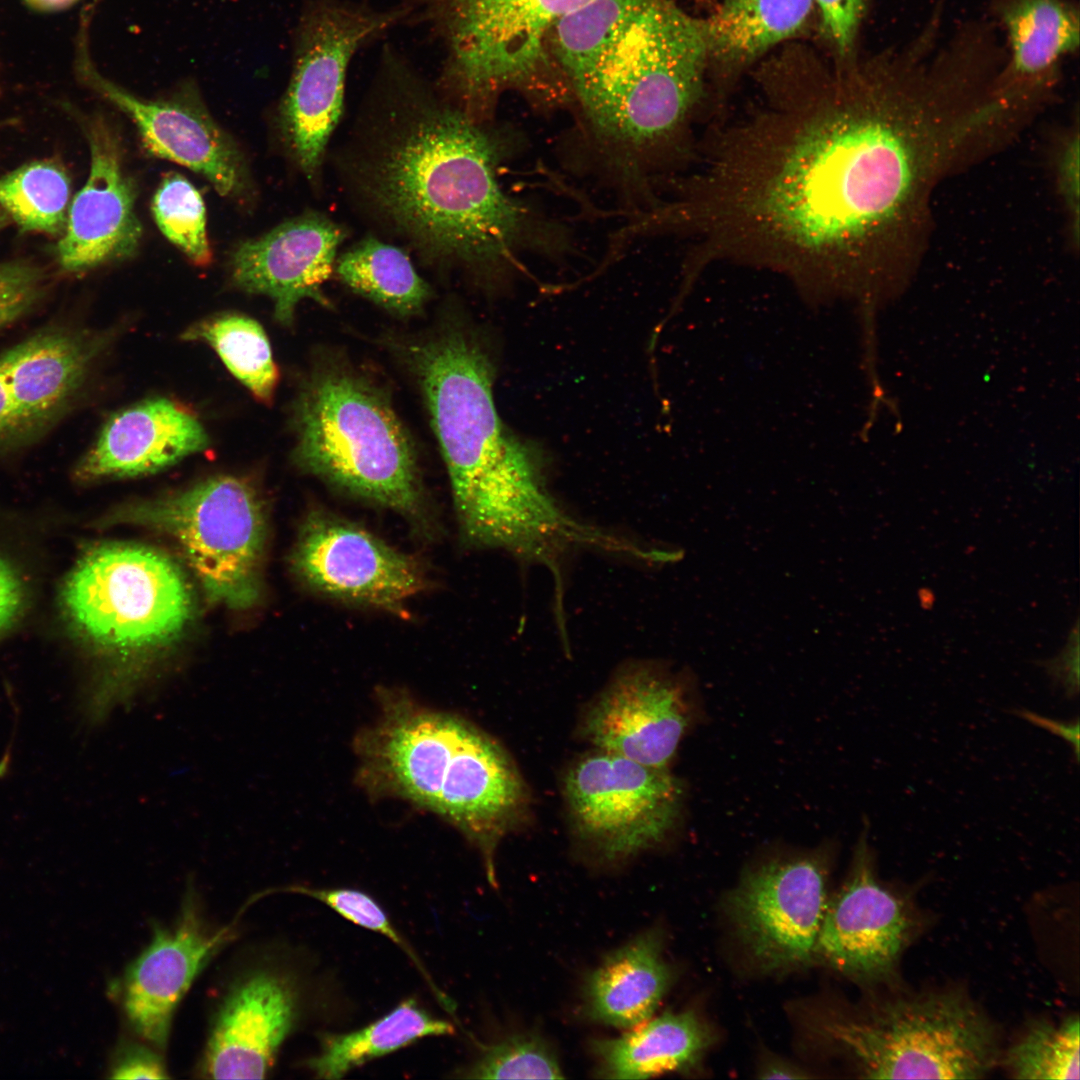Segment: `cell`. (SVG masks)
Segmentation results:
<instances>
[{"label":"cell","mask_w":1080,"mask_h":1080,"mask_svg":"<svg viewBox=\"0 0 1080 1080\" xmlns=\"http://www.w3.org/2000/svg\"><path fill=\"white\" fill-rule=\"evenodd\" d=\"M107 521L142 526L171 539L210 600L246 609L259 599L267 520L264 502L248 481L216 476L125 505Z\"/></svg>","instance_id":"9"},{"label":"cell","mask_w":1080,"mask_h":1080,"mask_svg":"<svg viewBox=\"0 0 1080 1080\" xmlns=\"http://www.w3.org/2000/svg\"><path fill=\"white\" fill-rule=\"evenodd\" d=\"M563 794L576 838L606 861L661 843L676 824L682 790L668 768L595 749L565 774Z\"/></svg>","instance_id":"12"},{"label":"cell","mask_w":1080,"mask_h":1080,"mask_svg":"<svg viewBox=\"0 0 1080 1080\" xmlns=\"http://www.w3.org/2000/svg\"><path fill=\"white\" fill-rule=\"evenodd\" d=\"M959 119L944 78L909 48L818 64L790 105L707 128L662 224L691 240V277L726 262L815 298L867 291L922 255Z\"/></svg>","instance_id":"1"},{"label":"cell","mask_w":1080,"mask_h":1080,"mask_svg":"<svg viewBox=\"0 0 1080 1080\" xmlns=\"http://www.w3.org/2000/svg\"><path fill=\"white\" fill-rule=\"evenodd\" d=\"M814 0H724L705 20L710 58L736 69L805 30Z\"/></svg>","instance_id":"27"},{"label":"cell","mask_w":1080,"mask_h":1080,"mask_svg":"<svg viewBox=\"0 0 1080 1080\" xmlns=\"http://www.w3.org/2000/svg\"><path fill=\"white\" fill-rule=\"evenodd\" d=\"M291 567L303 584L321 595L389 612L402 611L427 583L414 558L321 510L303 522Z\"/></svg>","instance_id":"14"},{"label":"cell","mask_w":1080,"mask_h":1080,"mask_svg":"<svg viewBox=\"0 0 1080 1080\" xmlns=\"http://www.w3.org/2000/svg\"><path fill=\"white\" fill-rule=\"evenodd\" d=\"M400 352L427 407L465 540L533 563L561 551L578 520L549 492L531 450L502 424L480 337L452 322L403 341Z\"/></svg>","instance_id":"4"},{"label":"cell","mask_w":1080,"mask_h":1080,"mask_svg":"<svg viewBox=\"0 0 1080 1080\" xmlns=\"http://www.w3.org/2000/svg\"><path fill=\"white\" fill-rule=\"evenodd\" d=\"M824 1031L865 1078L977 1079L1000 1056L993 1024L952 991L897 998L866 1018L829 1021Z\"/></svg>","instance_id":"10"},{"label":"cell","mask_w":1080,"mask_h":1080,"mask_svg":"<svg viewBox=\"0 0 1080 1080\" xmlns=\"http://www.w3.org/2000/svg\"><path fill=\"white\" fill-rule=\"evenodd\" d=\"M1043 666L1046 672L1060 686L1066 696L1074 698L1079 691V623L1078 618L1072 627L1067 642L1061 652L1047 660Z\"/></svg>","instance_id":"41"},{"label":"cell","mask_w":1080,"mask_h":1080,"mask_svg":"<svg viewBox=\"0 0 1080 1080\" xmlns=\"http://www.w3.org/2000/svg\"><path fill=\"white\" fill-rule=\"evenodd\" d=\"M9 218L10 217L6 213V211L0 207V230H2L7 225Z\"/></svg>","instance_id":"45"},{"label":"cell","mask_w":1080,"mask_h":1080,"mask_svg":"<svg viewBox=\"0 0 1080 1080\" xmlns=\"http://www.w3.org/2000/svg\"><path fill=\"white\" fill-rule=\"evenodd\" d=\"M228 936L227 929L206 928L191 897L172 927H154L150 942L126 968L121 984L124 1013L140 1037L166 1047L178 1003Z\"/></svg>","instance_id":"19"},{"label":"cell","mask_w":1080,"mask_h":1080,"mask_svg":"<svg viewBox=\"0 0 1080 1080\" xmlns=\"http://www.w3.org/2000/svg\"><path fill=\"white\" fill-rule=\"evenodd\" d=\"M591 0H413L446 57L438 90L468 118L487 123L507 90L549 100V40L555 25Z\"/></svg>","instance_id":"8"},{"label":"cell","mask_w":1080,"mask_h":1080,"mask_svg":"<svg viewBox=\"0 0 1080 1080\" xmlns=\"http://www.w3.org/2000/svg\"><path fill=\"white\" fill-rule=\"evenodd\" d=\"M79 0H23L31 9L38 12H55L66 9Z\"/></svg>","instance_id":"44"},{"label":"cell","mask_w":1080,"mask_h":1080,"mask_svg":"<svg viewBox=\"0 0 1080 1080\" xmlns=\"http://www.w3.org/2000/svg\"><path fill=\"white\" fill-rule=\"evenodd\" d=\"M88 84L135 124L146 149L204 176L223 196L240 194L245 172L231 138L199 107L177 100H147L103 78L88 64Z\"/></svg>","instance_id":"22"},{"label":"cell","mask_w":1080,"mask_h":1080,"mask_svg":"<svg viewBox=\"0 0 1080 1080\" xmlns=\"http://www.w3.org/2000/svg\"><path fill=\"white\" fill-rule=\"evenodd\" d=\"M407 14L406 8L375 10L345 0H316L305 11L280 119L289 147L309 178L317 176L341 117L352 58Z\"/></svg>","instance_id":"11"},{"label":"cell","mask_w":1080,"mask_h":1080,"mask_svg":"<svg viewBox=\"0 0 1080 1080\" xmlns=\"http://www.w3.org/2000/svg\"><path fill=\"white\" fill-rule=\"evenodd\" d=\"M98 342L66 328H48L0 354V396L7 449L48 430L82 386Z\"/></svg>","instance_id":"17"},{"label":"cell","mask_w":1080,"mask_h":1080,"mask_svg":"<svg viewBox=\"0 0 1080 1080\" xmlns=\"http://www.w3.org/2000/svg\"><path fill=\"white\" fill-rule=\"evenodd\" d=\"M285 890L312 897L329 906L346 920L387 937L399 946L417 965L441 1004L446 1008L452 1005V1001L433 984L416 953L394 928L385 911L368 894L347 888L315 889L292 886L287 887Z\"/></svg>","instance_id":"35"},{"label":"cell","mask_w":1080,"mask_h":1080,"mask_svg":"<svg viewBox=\"0 0 1080 1080\" xmlns=\"http://www.w3.org/2000/svg\"><path fill=\"white\" fill-rule=\"evenodd\" d=\"M686 682L656 664L625 668L587 708L581 735L595 749L667 768L690 722Z\"/></svg>","instance_id":"16"},{"label":"cell","mask_w":1080,"mask_h":1080,"mask_svg":"<svg viewBox=\"0 0 1080 1080\" xmlns=\"http://www.w3.org/2000/svg\"><path fill=\"white\" fill-rule=\"evenodd\" d=\"M344 238V229L326 216L293 218L241 243L232 255V279L247 292L271 298L276 319L289 325L301 300L328 304L322 287Z\"/></svg>","instance_id":"20"},{"label":"cell","mask_w":1080,"mask_h":1080,"mask_svg":"<svg viewBox=\"0 0 1080 1080\" xmlns=\"http://www.w3.org/2000/svg\"><path fill=\"white\" fill-rule=\"evenodd\" d=\"M113 1079H166L161 1057L150 1048L129 1043L121 1047L110 1070Z\"/></svg>","instance_id":"39"},{"label":"cell","mask_w":1080,"mask_h":1080,"mask_svg":"<svg viewBox=\"0 0 1080 1080\" xmlns=\"http://www.w3.org/2000/svg\"><path fill=\"white\" fill-rule=\"evenodd\" d=\"M916 928L910 904L878 879L865 827L847 879L828 900L815 958L855 979H887Z\"/></svg>","instance_id":"15"},{"label":"cell","mask_w":1080,"mask_h":1080,"mask_svg":"<svg viewBox=\"0 0 1080 1080\" xmlns=\"http://www.w3.org/2000/svg\"><path fill=\"white\" fill-rule=\"evenodd\" d=\"M870 0H814L821 29L843 61L853 59L860 26Z\"/></svg>","instance_id":"37"},{"label":"cell","mask_w":1080,"mask_h":1080,"mask_svg":"<svg viewBox=\"0 0 1080 1080\" xmlns=\"http://www.w3.org/2000/svg\"><path fill=\"white\" fill-rule=\"evenodd\" d=\"M87 137L89 176L69 206L56 249L60 266L68 272L130 257L142 237L135 185L124 170L118 138L102 121L88 128Z\"/></svg>","instance_id":"18"},{"label":"cell","mask_w":1080,"mask_h":1080,"mask_svg":"<svg viewBox=\"0 0 1080 1080\" xmlns=\"http://www.w3.org/2000/svg\"><path fill=\"white\" fill-rule=\"evenodd\" d=\"M1000 17L1010 56L996 87L1009 99L1035 110L1056 81L1060 59L1078 49V9L1065 0H1008Z\"/></svg>","instance_id":"24"},{"label":"cell","mask_w":1080,"mask_h":1080,"mask_svg":"<svg viewBox=\"0 0 1080 1080\" xmlns=\"http://www.w3.org/2000/svg\"><path fill=\"white\" fill-rule=\"evenodd\" d=\"M70 194V178L53 160L31 161L0 178V207L23 231L62 233Z\"/></svg>","instance_id":"30"},{"label":"cell","mask_w":1080,"mask_h":1080,"mask_svg":"<svg viewBox=\"0 0 1080 1080\" xmlns=\"http://www.w3.org/2000/svg\"><path fill=\"white\" fill-rule=\"evenodd\" d=\"M185 339L208 343L229 371L259 400H271L278 371L263 328L253 319L227 314L201 322Z\"/></svg>","instance_id":"31"},{"label":"cell","mask_w":1080,"mask_h":1080,"mask_svg":"<svg viewBox=\"0 0 1080 1080\" xmlns=\"http://www.w3.org/2000/svg\"><path fill=\"white\" fill-rule=\"evenodd\" d=\"M152 212L162 234L194 264L210 263L204 202L187 179L179 174L166 176L153 197Z\"/></svg>","instance_id":"33"},{"label":"cell","mask_w":1080,"mask_h":1080,"mask_svg":"<svg viewBox=\"0 0 1080 1080\" xmlns=\"http://www.w3.org/2000/svg\"><path fill=\"white\" fill-rule=\"evenodd\" d=\"M1004 1062L1017 1079H1078V1016L1032 1024L1009 1049Z\"/></svg>","instance_id":"32"},{"label":"cell","mask_w":1080,"mask_h":1080,"mask_svg":"<svg viewBox=\"0 0 1080 1080\" xmlns=\"http://www.w3.org/2000/svg\"><path fill=\"white\" fill-rule=\"evenodd\" d=\"M376 702V719L353 740L356 784L371 799L406 801L454 827L497 887L496 850L531 803L510 755L468 719L400 688L376 689Z\"/></svg>","instance_id":"5"},{"label":"cell","mask_w":1080,"mask_h":1080,"mask_svg":"<svg viewBox=\"0 0 1080 1080\" xmlns=\"http://www.w3.org/2000/svg\"><path fill=\"white\" fill-rule=\"evenodd\" d=\"M761 1078L775 1079V1078H805L807 1076L802 1075L801 1071L784 1063L773 1062L766 1065L761 1071Z\"/></svg>","instance_id":"43"},{"label":"cell","mask_w":1080,"mask_h":1080,"mask_svg":"<svg viewBox=\"0 0 1080 1080\" xmlns=\"http://www.w3.org/2000/svg\"><path fill=\"white\" fill-rule=\"evenodd\" d=\"M549 51L587 137L622 179L646 185L694 164L705 20L673 0H591L555 25Z\"/></svg>","instance_id":"3"},{"label":"cell","mask_w":1080,"mask_h":1080,"mask_svg":"<svg viewBox=\"0 0 1080 1080\" xmlns=\"http://www.w3.org/2000/svg\"><path fill=\"white\" fill-rule=\"evenodd\" d=\"M1079 128H1066L1052 151V169L1056 192L1066 215L1068 232L1074 247L1079 243Z\"/></svg>","instance_id":"36"},{"label":"cell","mask_w":1080,"mask_h":1080,"mask_svg":"<svg viewBox=\"0 0 1080 1080\" xmlns=\"http://www.w3.org/2000/svg\"><path fill=\"white\" fill-rule=\"evenodd\" d=\"M207 445L191 412L169 399H151L110 417L74 474L86 482L152 474Z\"/></svg>","instance_id":"23"},{"label":"cell","mask_w":1080,"mask_h":1080,"mask_svg":"<svg viewBox=\"0 0 1080 1080\" xmlns=\"http://www.w3.org/2000/svg\"><path fill=\"white\" fill-rule=\"evenodd\" d=\"M1015 713L1026 721L1043 728L1052 734L1061 737L1072 747L1076 761L1079 759V721L1062 722L1047 718L1027 709L1016 710Z\"/></svg>","instance_id":"42"},{"label":"cell","mask_w":1080,"mask_h":1080,"mask_svg":"<svg viewBox=\"0 0 1080 1080\" xmlns=\"http://www.w3.org/2000/svg\"><path fill=\"white\" fill-rule=\"evenodd\" d=\"M473 1079H560L562 1070L548 1044L534 1034L513 1035L482 1049L466 1071Z\"/></svg>","instance_id":"34"},{"label":"cell","mask_w":1080,"mask_h":1080,"mask_svg":"<svg viewBox=\"0 0 1080 1080\" xmlns=\"http://www.w3.org/2000/svg\"><path fill=\"white\" fill-rule=\"evenodd\" d=\"M41 273L30 264H0V329L31 309L41 293Z\"/></svg>","instance_id":"38"},{"label":"cell","mask_w":1080,"mask_h":1080,"mask_svg":"<svg viewBox=\"0 0 1080 1080\" xmlns=\"http://www.w3.org/2000/svg\"><path fill=\"white\" fill-rule=\"evenodd\" d=\"M662 947L660 935L652 930L608 954L586 980V1015L623 1029L650 1019L673 979Z\"/></svg>","instance_id":"25"},{"label":"cell","mask_w":1080,"mask_h":1080,"mask_svg":"<svg viewBox=\"0 0 1080 1080\" xmlns=\"http://www.w3.org/2000/svg\"><path fill=\"white\" fill-rule=\"evenodd\" d=\"M714 1039L708 1023L694 1010H685L650 1018L620 1037L595 1040L592 1051L603 1077L645 1079L689 1071Z\"/></svg>","instance_id":"26"},{"label":"cell","mask_w":1080,"mask_h":1080,"mask_svg":"<svg viewBox=\"0 0 1080 1080\" xmlns=\"http://www.w3.org/2000/svg\"><path fill=\"white\" fill-rule=\"evenodd\" d=\"M339 279L355 293L398 316L418 314L431 289L400 248L368 236L338 260Z\"/></svg>","instance_id":"29"},{"label":"cell","mask_w":1080,"mask_h":1080,"mask_svg":"<svg viewBox=\"0 0 1080 1080\" xmlns=\"http://www.w3.org/2000/svg\"><path fill=\"white\" fill-rule=\"evenodd\" d=\"M828 865L818 852L768 860L747 872L725 911L752 958L768 971L815 958L828 897Z\"/></svg>","instance_id":"13"},{"label":"cell","mask_w":1080,"mask_h":1080,"mask_svg":"<svg viewBox=\"0 0 1080 1080\" xmlns=\"http://www.w3.org/2000/svg\"><path fill=\"white\" fill-rule=\"evenodd\" d=\"M61 602L72 630L100 660L79 704L93 725L132 705L156 658L194 616L180 566L157 549L124 542L84 552L64 582Z\"/></svg>","instance_id":"6"},{"label":"cell","mask_w":1080,"mask_h":1080,"mask_svg":"<svg viewBox=\"0 0 1080 1080\" xmlns=\"http://www.w3.org/2000/svg\"><path fill=\"white\" fill-rule=\"evenodd\" d=\"M28 592L17 566L0 553V639L22 615Z\"/></svg>","instance_id":"40"},{"label":"cell","mask_w":1080,"mask_h":1080,"mask_svg":"<svg viewBox=\"0 0 1080 1080\" xmlns=\"http://www.w3.org/2000/svg\"><path fill=\"white\" fill-rule=\"evenodd\" d=\"M454 1027L406 1000L373 1023L349 1033L321 1035L317 1055L306 1067L319 1079H341L372 1059L387 1055L428 1037L454 1033Z\"/></svg>","instance_id":"28"},{"label":"cell","mask_w":1080,"mask_h":1080,"mask_svg":"<svg viewBox=\"0 0 1080 1080\" xmlns=\"http://www.w3.org/2000/svg\"><path fill=\"white\" fill-rule=\"evenodd\" d=\"M377 114L352 161L362 200L426 259L501 281L526 254L554 256L567 231L502 188L505 135L384 62Z\"/></svg>","instance_id":"2"},{"label":"cell","mask_w":1080,"mask_h":1080,"mask_svg":"<svg viewBox=\"0 0 1080 1080\" xmlns=\"http://www.w3.org/2000/svg\"><path fill=\"white\" fill-rule=\"evenodd\" d=\"M297 1018V996L289 980L255 970L237 981L214 1018L201 1071L213 1079H261Z\"/></svg>","instance_id":"21"},{"label":"cell","mask_w":1080,"mask_h":1080,"mask_svg":"<svg viewBox=\"0 0 1080 1080\" xmlns=\"http://www.w3.org/2000/svg\"><path fill=\"white\" fill-rule=\"evenodd\" d=\"M294 459L305 472L416 522L425 498L410 435L384 391L338 362L315 368L294 405Z\"/></svg>","instance_id":"7"}]
</instances>
